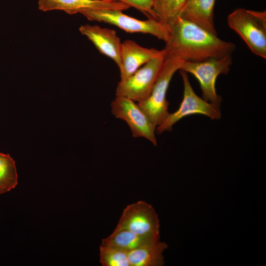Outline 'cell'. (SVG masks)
<instances>
[{"instance_id": "obj_2", "label": "cell", "mask_w": 266, "mask_h": 266, "mask_svg": "<svg viewBox=\"0 0 266 266\" xmlns=\"http://www.w3.org/2000/svg\"><path fill=\"white\" fill-rule=\"evenodd\" d=\"M229 27L255 55L266 58V11L237 8L228 16Z\"/></svg>"}, {"instance_id": "obj_10", "label": "cell", "mask_w": 266, "mask_h": 266, "mask_svg": "<svg viewBox=\"0 0 266 266\" xmlns=\"http://www.w3.org/2000/svg\"><path fill=\"white\" fill-rule=\"evenodd\" d=\"M38 8L43 11L63 10L69 14L98 9L127 10L130 6L113 0H38Z\"/></svg>"}, {"instance_id": "obj_18", "label": "cell", "mask_w": 266, "mask_h": 266, "mask_svg": "<svg viewBox=\"0 0 266 266\" xmlns=\"http://www.w3.org/2000/svg\"><path fill=\"white\" fill-rule=\"evenodd\" d=\"M100 256L102 266H130L128 252L112 246L101 244Z\"/></svg>"}, {"instance_id": "obj_5", "label": "cell", "mask_w": 266, "mask_h": 266, "mask_svg": "<svg viewBox=\"0 0 266 266\" xmlns=\"http://www.w3.org/2000/svg\"><path fill=\"white\" fill-rule=\"evenodd\" d=\"M232 64L231 56L201 62H183L180 70L192 74L198 80L206 101L220 107L222 98L217 94L215 82L220 74H227Z\"/></svg>"}, {"instance_id": "obj_13", "label": "cell", "mask_w": 266, "mask_h": 266, "mask_svg": "<svg viewBox=\"0 0 266 266\" xmlns=\"http://www.w3.org/2000/svg\"><path fill=\"white\" fill-rule=\"evenodd\" d=\"M216 0H187L180 17L217 35L214 8Z\"/></svg>"}, {"instance_id": "obj_17", "label": "cell", "mask_w": 266, "mask_h": 266, "mask_svg": "<svg viewBox=\"0 0 266 266\" xmlns=\"http://www.w3.org/2000/svg\"><path fill=\"white\" fill-rule=\"evenodd\" d=\"M18 179L15 161L9 154L0 152V195L14 189Z\"/></svg>"}, {"instance_id": "obj_11", "label": "cell", "mask_w": 266, "mask_h": 266, "mask_svg": "<svg viewBox=\"0 0 266 266\" xmlns=\"http://www.w3.org/2000/svg\"><path fill=\"white\" fill-rule=\"evenodd\" d=\"M165 53L164 49L147 48L139 45L134 41L125 40L122 42L121 64L119 67L120 81L127 79L152 59Z\"/></svg>"}, {"instance_id": "obj_7", "label": "cell", "mask_w": 266, "mask_h": 266, "mask_svg": "<svg viewBox=\"0 0 266 266\" xmlns=\"http://www.w3.org/2000/svg\"><path fill=\"white\" fill-rule=\"evenodd\" d=\"M165 56V53L152 59L127 79L120 81L116 87V96L137 102L147 99L158 76Z\"/></svg>"}, {"instance_id": "obj_8", "label": "cell", "mask_w": 266, "mask_h": 266, "mask_svg": "<svg viewBox=\"0 0 266 266\" xmlns=\"http://www.w3.org/2000/svg\"><path fill=\"white\" fill-rule=\"evenodd\" d=\"M111 112L116 118L127 123L133 137H143L154 145H157L156 127L135 101L117 96L111 103Z\"/></svg>"}, {"instance_id": "obj_6", "label": "cell", "mask_w": 266, "mask_h": 266, "mask_svg": "<svg viewBox=\"0 0 266 266\" xmlns=\"http://www.w3.org/2000/svg\"><path fill=\"white\" fill-rule=\"evenodd\" d=\"M180 70L184 85L183 100L178 109L172 113H169L165 120L156 127V132L158 133L171 131L173 126L176 122L183 118L192 114H202L212 120L221 118L220 107L197 96L191 85L187 73Z\"/></svg>"}, {"instance_id": "obj_16", "label": "cell", "mask_w": 266, "mask_h": 266, "mask_svg": "<svg viewBox=\"0 0 266 266\" xmlns=\"http://www.w3.org/2000/svg\"><path fill=\"white\" fill-rule=\"evenodd\" d=\"M187 0H154L152 10L158 20L169 27L179 17Z\"/></svg>"}, {"instance_id": "obj_1", "label": "cell", "mask_w": 266, "mask_h": 266, "mask_svg": "<svg viewBox=\"0 0 266 266\" xmlns=\"http://www.w3.org/2000/svg\"><path fill=\"white\" fill-rule=\"evenodd\" d=\"M170 35L164 49L165 56L177 57L183 62H201L231 56L235 45L223 40L189 21L178 18L169 26Z\"/></svg>"}, {"instance_id": "obj_4", "label": "cell", "mask_w": 266, "mask_h": 266, "mask_svg": "<svg viewBox=\"0 0 266 266\" xmlns=\"http://www.w3.org/2000/svg\"><path fill=\"white\" fill-rule=\"evenodd\" d=\"M122 11L115 9H98L82 12L88 20L116 26L130 33H141L152 34L166 42L169 37V27L163 22L149 18L140 20L127 15Z\"/></svg>"}, {"instance_id": "obj_19", "label": "cell", "mask_w": 266, "mask_h": 266, "mask_svg": "<svg viewBox=\"0 0 266 266\" xmlns=\"http://www.w3.org/2000/svg\"><path fill=\"white\" fill-rule=\"evenodd\" d=\"M122 2L133 7L145 15L148 19H157L152 7L154 0H113Z\"/></svg>"}, {"instance_id": "obj_14", "label": "cell", "mask_w": 266, "mask_h": 266, "mask_svg": "<svg viewBox=\"0 0 266 266\" xmlns=\"http://www.w3.org/2000/svg\"><path fill=\"white\" fill-rule=\"evenodd\" d=\"M160 240L128 252L130 266H162L165 264L163 252L167 248Z\"/></svg>"}, {"instance_id": "obj_3", "label": "cell", "mask_w": 266, "mask_h": 266, "mask_svg": "<svg viewBox=\"0 0 266 266\" xmlns=\"http://www.w3.org/2000/svg\"><path fill=\"white\" fill-rule=\"evenodd\" d=\"M183 62L172 56L165 57L162 68L150 94L145 100L137 102L157 127L168 115L169 102L166 95L171 79Z\"/></svg>"}, {"instance_id": "obj_15", "label": "cell", "mask_w": 266, "mask_h": 266, "mask_svg": "<svg viewBox=\"0 0 266 266\" xmlns=\"http://www.w3.org/2000/svg\"><path fill=\"white\" fill-rule=\"evenodd\" d=\"M160 240V236L142 235L126 230H114L103 239L102 244L112 246L127 252Z\"/></svg>"}, {"instance_id": "obj_12", "label": "cell", "mask_w": 266, "mask_h": 266, "mask_svg": "<svg viewBox=\"0 0 266 266\" xmlns=\"http://www.w3.org/2000/svg\"><path fill=\"white\" fill-rule=\"evenodd\" d=\"M79 30L95 45L99 52L113 60L119 67L122 42L115 30L98 25H81Z\"/></svg>"}, {"instance_id": "obj_9", "label": "cell", "mask_w": 266, "mask_h": 266, "mask_svg": "<svg viewBox=\"0 0 266 266\" xmlns=\"http://www.w3.org/2000/svg\"><path fill=\"white\" fill-rule=\"evenodd\" d=\"M115 230H126L139 235L160 236V222L151 204L138 201L124 209Z\"/></svg>"}]
</instances>
